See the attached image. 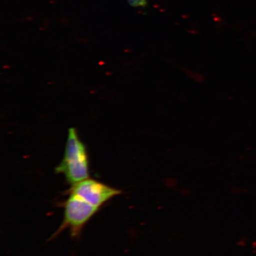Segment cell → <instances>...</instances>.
<instances>
[{
	"label": "cell",
	"instance_id": "3",
	"mask_svg": "<svg viewBox=\"0 0 256 256\" xmlns=\"http://www.w3.org/2000/svg\"><path fill=\"white\" fill-rule=\"evenodd\" d=\"M69 192L98 208L112 198L122 194V191L118 188L89 178L72 185Z\"/></svg>",
	"mask_w": 256,
	"mask_h": 256
},
{
	"label": "cell",
	"instance_id": "2",
	"mask_svg": "<svg viewBox=\"0 0 256 256\" xmlns=\"http://www.w3.org/2000/svg\"><path fill=\"white\" fill-rule=\"evenodd\" d=\"M64 216L58 232L68 228L74 238L79 236L83 227L98 212L99 208L92 206L82 198L74 194L64 204Z\"/></svg>",
	"mask_w": 256,
	"mask_h": 256
},
{
	"label": "cell",
	"instance_id": "1",
	"mask_svg": "<svg viewBox=\"0 0 256 256\" xmlns=\"http://www.w3.org/2000/svg\"><path fill=\"white\" fill-rule=\"evenodd\" d=\"M56 172L65 176L66 182L72 186L89 178L88 160L86 147L80 142L74 128L68 130L64 158L56 168Z\"/></svg>",
	"mask_w": 256,
	"mask_h": 256
},
{
	"label": "cell",
	"instance_id": "4",
	"mask_svg": "<svg viewBox=\"0 0 256 256\" xmlns=\"http://www.w3.org/2000/svg\"><path fill=\"white\" fill-rule=\"evenodd\" d=\"M128 3L134 8H144L148 5V0H128Z\"/></svg>",
	"mask_w": 256,
	"mask_h": 256
}]
</instances>
